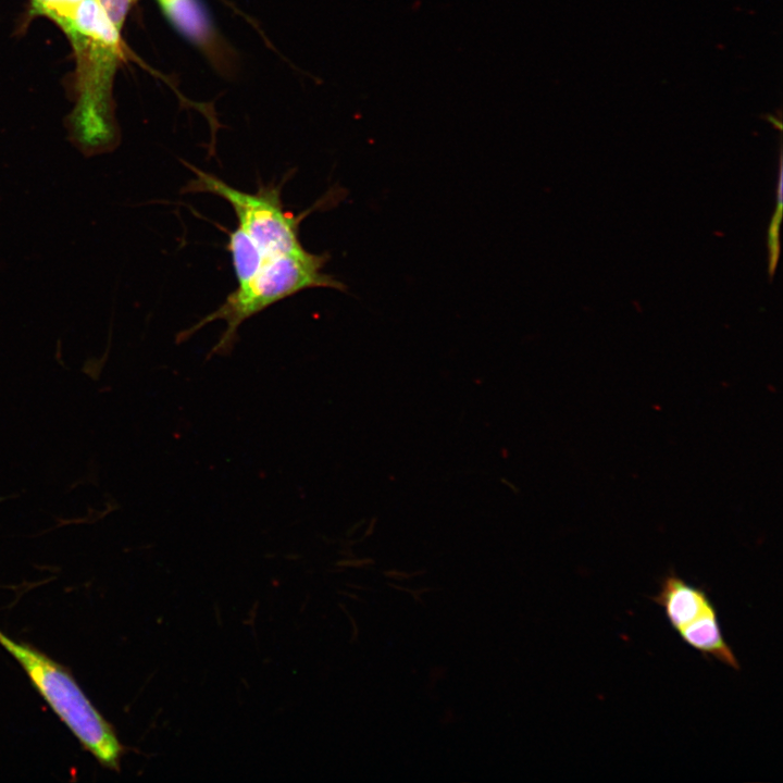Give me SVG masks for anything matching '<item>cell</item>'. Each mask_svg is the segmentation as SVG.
Instances as JSON below:
<instances>
[{
    "mask_svg": "<svg viewBox=\"0 0 783 783\" xmlns=\"http://www.w3.org/2000/svg\"><path fill=\"white\" fill-rule=\"evenodd\" d=\"M62 28L78 63L79 97L70 117L72 139L86 157L108 152L117 140L108 91L120 53V30L98 0H84Z\"/></svg>",
    "mask_w": 783,
    "mask_h": 783,
    "instance_id": "obj_1",
    "label": "cell"
},
{
    "mask_svg": "<svg viewBox=\"0 0 783 783\" xmlns=\"http://www.w3.org/2000/svg\"><path fill=\"white\" fill-rule=\"evenodd\" d=\"M328 259L327 252L313 253L308 250L268 257L250 279L237 285L216 310L182 331L176 340L182 343L206 324L223 320L227 324L226 330L208 357L229 355L237 340L238 327L275 302L308 288L346 291L347 286L343 282L323 272Z\"/></svg>",
    "mask_w": 783,
    "mask_h": 783,
    "instance_id": "obj_2",
    "label": "cell"
},
{
    "mask_svg": "<svg viewBox=\"0 0 783 783\" xmlns=\"http://www.w3.org/2000/svg\"><path fill=\"white\" fill-rule=\"evenodd\" d=\"M0 644L23 667L29 680L60 720L105 768L119 770L124 747L113 726L88 699L71 672L33 646L0 630Z\"/></svg>",
    "mask_w": 783,
    "mask_h": 783,
    "instance_id": "obj_3",
    "label": "cell"
},
{
    "mask_svg": "<svg viewBox=\"0 0 783 783\" xmlns=\"http://www.w3.org/2000/svg\"><path fill=\"white\" fill-rule=\"evenodd\" d=\"M187 167L194 172L195 178L184 187V192H208L227 201L236 214L237 226L264 256L306 250L299 239V226L314 208L299 215L286 211L281 197L283 183L259 184L256 192H247L195 165L188 164Z\"/></svg>",
    "mask_w": 783,
    "mask_h": 783,
    "instance_id": "obj_4",
    "label": "cell"
},
{
    "mask_svg": "<svg viewBox=\"0 0 783 783\" xmlns=\"http://www.w3.org/2000/svg\"><path fill=\"white\" fill-rule=\"evenodd\" d=\"M652 601L660 606L670 626L678 633L716 608L708 593L671 572L663 576Z\"/></svg>",
    "mask_w": 783,
    "mask_h": 783,
    "instance_id": "obj_5",
    "label": "cell"
},
{
    "mask_svg": "<svg viewBox=\"0 0 783 783\" xmlns=\"http://www.w3.org/2000/svg\"><path fill=\"white\" fill-rule=\"evenodd\" d=\"M678 634L706 659L712 658L736 671L741 669L738 659L723 636L717 608L703 614Z\"/></svg>",
    "mask_w": 783,
    "mask_h": 783,
    "instance_id": "obj_6",
    "label": "cell"
},
{
    "mask_svg": "<svg viewBox=\"0 0 783 783\" xmlns=\"http://www.w3.org/2000/svg\"><path fill=\"white\" fill-rule=\"evenodd\" d=\"M226 249L231 254L237 285L250 279L268 258L238 226L228 232Z\"/></svg>",
    "mask_w": 783,
    "mask_h": 783,
    "instance_id": "obj_7",
    "label": "cell"
},
{
    "mask_svg": "<svg viewBox=\"0 0 783 783\" xmlns=\"http://www.w3.org/2000/svg\"><path fill=\"white\" fill-rule=\"evenodd\" d=\"M169 17L184 33L201 39L208 33V21L197 0H159Z\"/></svg>",
    "mask_w": 783,
    "mask_h": 783,
    "instance_id": "obj_8",
    "label": "cell"
},
{
    "mask_svg": "<svg viewBox=\"0 0 783 783\" xmlns=\"http://www.w3.org/2000/svg\"><path fill=\"white\" fill-rule=\"evenodd\" d=\"M84 0H32L34 9L55 21L61 27Z\"/></svg>",
    "mask_w": 783,
    "mask_h": 783,
    "instance_id": "obj_9",
    "label": "cell"
},
{
    "mask_svg": "<svg viewBox=\"0 0 783 783\" xmlns=\"http://www.w3.org/2000/svg\"><path fill=\"white\" fill-rule=\"evenodd\" d=\"M782 213V171L780 173L779 189H778V208L772 219V223L769 229L768 244L770 252L769 273L772 276L779 257V226L781 222Z\"/></svg>",
    "mask_w": 783,
    "mask_h": 783,
    "instance_id": "obj_10",
    "label": "cell"
},
{
    "mask_svg": "<svg viewBox=\"0 0 783 783\" xmlns=\"http://www.w3.org/2000/svg\"><path fill=\"white\" fill-rule=\"evenodd\" d=\"M114 26L120 30L129 8L130 0H98Z\"/></svg>",
    "mask_w": 783,
    "mask_h": 783,
    "instance_id": "obj_11",
    "label": "cell"
}]
</instances>
